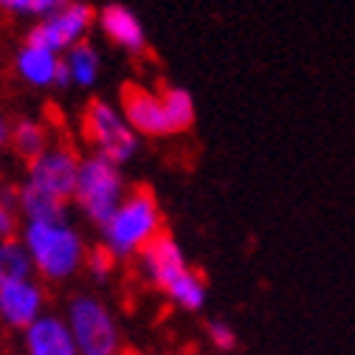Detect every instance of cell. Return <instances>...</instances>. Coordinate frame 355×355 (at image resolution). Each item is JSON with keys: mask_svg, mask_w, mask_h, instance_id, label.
Wrapping results in <instances>:
<instances>
[{"mask_svg": "<svg viewBox=\"0 0 355 355\" xmlns=\"http://www.w3.org/2000/svg\"><path fill=\"white\" fill-rule=\"evenodd\" d=\"M99 23H102V31L107 34V40H113L116 46H121L124 51H132V54L144 51V42H147L144 28H141L139 17L130 9H124L121 3L105 6L102 15H99Z\"/></svg>", "mask_w": 355, "mask_h": 355, "instance_id": "cell-12", "label": "cell"}, {"mask_svg": "<svg viewBox=\"0 0 355 355\" xmlns=\"http://www.w3.org/2000/svg\"><path fill=\"white\" fill-rule=\"evenodd\" d=\"M113 265H116V257H113L105 245L94 248V251H91V257H87V271H91L99 282H105V279H107V274H113Z\"/></svg>", "mask_w": 355, "mask_h": 355, "instance_id": "cell-20", "label": "cell"}, {"mask_svg": "<svg viewBox=\"0 0 355 355\" xmlns=\"http://www.w3.org/2000/svg\"><path fill=\"white\" fill-rule=\"evenodd\" d=\"M40 316H42V291L37 282H31V277L0 285V319L9 327L28 330Z\"/></svg>", "mask_w": 355, "mask_h": 355, "instance_id": "cell-10", "label": "cell"}, {"mask_svg": "<svg viewBox=\"0 0 355 355\" xmlns=\"http://www.w3.org/2000/svg\"><path fill=\"white\" fill-rule=\"evenodd\" d=\"M65 65L71 71V82H76L82 87H91L99 76V54H96V49L87 46V42H76L73 49H68Z\"/></svg>", "mask_w": 355, "mask_h": 355, "instance_id": "cell-16", "label": "cell"}, {"mask_svg": "<svg viewBox=\"0 0 355 355\" xmlns=\"http://www.w3.org/2000/svg\"><path fill=\"white\" fill-rule=\"evenodd\" d=\"M26 355H79L68 322L60 316H40L26 330Z\"/></svg>", "mask_w": 355, "mask_h": 355, "instance_id": "cell-11", "label": "cell"}, {"mask_svg": "<svg viewBox=\"0 0 355 355\" xmlns=\"http://www.w3.org/2000/svg\"><path fill=\"white\" fill-rule=\"evenodd\" d=\"M9 136H12V130H9V124L0 119V147H3L6 141H9Z\"/></svg>", "mask_w": 355, "mask_h": 355, "instance_id": "cell-22", "label": "cell"}, {"mask_svg": "<svg viewBox=\"0 0 355 355\" xmlns=\"http://www.w3.org/2000/svg\"><path fill=\"white\" fill-rule=\"evenodd\" d=\"M206 336H209V341H211L217 349H223V352H232V349L237 347V333H234V327L226 324L223 319H211V322L206 324Z\"/></svg>", "mask_w": 355, "mask_h": 355, "instance_id": "cell-19", "label": "cell"}, {"mask_svg": "<svg viewBox=\"0 0 355 355\" xmlns=\"http://www.w3.org/2000/svg\"><path fill=\"white\" fill-rule=\"evenodd\" d=\"M158 234H161V211L147 189L130 192L110 217V223L102 229L105 248L116 259L141 254Z\"/></svg>", "mask_w": 355, "mask_h": 355, "instance_id": "cell-2", "label": "cell"}, {"mask_svg": "<svg viewBox=\"0 0 355 355\" xmlns=\"http://www.w3.org/2000/svg\"><path fill=\"white\" fill-rule=\"evenodd\" d=\"M73 198L82 206L85 217L91 220V223H96L99 229H105L124 200V181H121L119 166H113L110 161H105L99 155L85 158L79 164Z\"/></svg>", "mask_w": 355, "mask_h": 355, "instance_id": "cell-4", "label": "cell"}, {"mask_svg": "<svg viewBox=\"0 0 355 355\" xmlns=\"http://www.w3.org/2000/svg\"><path fill=\"white\" fill-rule=\"evenodd\" d=\"M91 20H94V9L87 3H65L60 12L49 15L46 20L37 23L28 31L26 46L40 49V51H51V54L68 51L82 40V34L91 28Z\"/></svg>", "mask_w": 355, "mask_h": 355, "instance_id": "cell-7", "label": "cell"}, {"mask_svg": "<svg viewBox=\"0 0 355 355\" xmlns=\"http://www.w3.org/2000/svg\"><path fill=\"white\" fill-rule=\"evenodd\" d=\"M17 232V214L12 206L0 203V240H12Z\"/></svg>", "mask_w": 355, "mask_h": 355, "instance_id": "cell-21", "label": "cell"}, {"mask_svg": "<svg viewBox=\"0 0 355 355\" xmlns=\"http://www.w3.org/2000/svg\"><path fill=\"white\" fill-rule=\"evenodd\" d=\"M23 248L28 251L31 268L46 279H68L85 262L82 237L65 223H28L23 232Z\"/></svg>", "mask_w": 355, "mask_h": 355, "instance_id": "cell-3", "label": "cell"}, {"mask_svg": "<svg viewBox=\"0 0 355 355\" xmlns=\"http://www.w3.org/2000/svg\"><path fill=\"white\" fill-rule=\"evenodd\" d=\"M28 274H31V259L23 243L0 240V285L28 279Z\"/></svg>", "mask_w": 355, "mask_h": 355, "instance_id": "cell-15", "label": "cell"}, {"mask_svg": "<svg viewBox=\"0 0 355 355\" xmlns=\"http://www.w3.org/2000/svg\"><path fill=\"white\" fill-rule=\"evenodd\" d=\"M68 0H0V9L15 15H54L60 12Z\"/></svg>", "mask_w": 355, "mask_h": 355, "instance_id": "cell-18", "label": "cell"}, {"mask_svg": "<svg viewBox=\"0 0 355 355\" xmlns=\"http://www.w3.org/2000/svg\"><path fill=\"white\" fill-rule=\"evenodd\" d=\"M15 65H17V73H20L26 82L42 87V85H54L60 60H57V54H51V51H40V49H28V46H26V49L17 51Z\"/></svg>", "mask_w": 355, "mask_h": 355, "instance_id": "cell-13", "label": "cell"}, {"mask_svg": "<svg viewBox=\"0 0 355 355\" xmlns=\"http://www.w3.org/2000/svg\"><path fill=\"white\" fill-rule=\"evenodd\" d=\"M79 158L71 147H49L37 161L28 164V187L46 192L57 200H68L76 192V178H79Z\"/></svg>", "mask_w": 355, "mask_h": 355, "instance_id": "cell-8", "label": "cell"}, {"mask_svg": "<svg viewBox=\"0 0 355 355\" xmlns=\"http://www.w3.org/2000/svg\"><path fill=\"white\" fill-rule=\"evenodd\" d=\"M141 271L184 310H200L206 304V282L189 268L181 245L169 234H158L141 251Z\"/></svg>", "mask_w": 355, "mask_h": 355, "instance_id": "cell-1", "label": "cell"}, {"mask_svg": "<svg viewBox=\"0 0 355 355\" xmlns=\"http://www.w3.org/2000/svg\"><path fill=\"white\" fill-rule=\"evenodd\" d=\"M85 139L94 144L96 155L110 161L113 166H121L124 161H130L136 155L139 139L136 130H132L124 116L119 110H113L107 102L94 99L85 107Z\"/></svg>", "mask_w": 355, "mask_h": 355, "instance_id": "cell-6", "label": "cell"}, {"mask_svg": "<svg viewBox=\"0 0 355 355\" xmlns=\"http://www.w3.org/2000/svg\"><path fill=\"white\" fill-rule=\"evenodd\" d=\"M161 96H164V107H166V119H169L172 132L189 130L192 121H195V102H192V94L184 91V87H166Z\"/></svg>", "mask_w": 355, "mask_h": 355, "instance_id": "cell-17", "label": "cell"}, {"mask_svg": "<svg viewBox=\"0 0 355 355\" xmlns=\"http://www.w3.org/2000/svg\"><path fill=\"white\" fill-rule=\"evenodd\" d=\"M121 116L124 121L144 136H169L172 127L166 119V107H164V96L150 91L141 85H124L121 87Z\"/></svg>", "mask_w": 355, "mask_h": 355, "instance_id": "cell-9", "label": "cell"}, {"mask_svg": "<svg viewBox=\"0 0 355 355\" xmlns=\"http://www.w3.org/2000/svg\"><path fill=\"white\" fill-rule=\"evenodd\" d=\"M9 141L15 144V153L23 155L31 164V161H37L42 153L49 150V132H46V127H42V124H37L31 119H23V121L15 124Z\"/></svg>", "mask_w": 355, "mask_h": 355, "instance_id": "cell-14", "label": "cell"}, {"mask_svg": "<svg viewBox=\"0 0 355 355\" xmlns=\"http://www.w3.org/2000/svg\"><path fill=\"white\" fill-rule=\"evenodd\" d=\"M68 330L79 355H119L121 336L110 310L94 296H76L68 307Z\"/></svg>", "mask_w": 355, "mask_h": 355, "instance_id": "cell-5", "label": "cell"}]
</instances>
